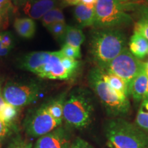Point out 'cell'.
I'll return each mask as SVG.
<instances>
[{"instance_id":"20","label":"cell","mask_w":148,"mask_h":148,"mask_svg":"<svg viewBox=\"0 0 148 148\" xmlns=\"http://www.w3.org/2000/svg\"><path fill=\"white\" fill-rule=\"evenodd\" d=\"M64 97L54 99L45 104L49 113L60 125L63 120V109L64 103Z\"/></svg>"},{"instance_id":"19","label":"cell","mask_w":148,"mask_h":148,"mask_svg":"<svg viewBox=\"0 0 148 148\" xmlns=\"http://www.w3.org/2000/svg\"><path fill=\"white\" fill-rule=\"evenodd\" d=\"M64 39V44L80 48V46L85 40V35L79 27L67 25Z\"/></svg>"},{"instance_id":"36","label":"cell","mask_w":148,"mask_h":148,"mask_svg":"<svg viewBox=\"0 0 148 148\" xmlns=\"http://www.w3.org/2000/svg\"><path fill=\"white\" fill-rule=\"evenodd\" d=\"M144 69H145V71L148 75V61L146 62H144Z\"/></svg>"},{"instance_id":"21","label":"cell","mask_w":148,"mask_h":148,"mask_svg":"<svg viewBox=\"0 0 148 148\" xmlns=\"http://www.w3.org/2000/svg\"><path fill=\"white\" fill-rule=\"evenodd\" d=\"M135 124L144 132H148V98L141 101L135 119Z\"/></svg>"},{"instance_id":"35","label":"cell","mask_w":148,"mask_h":148,"mask_svg":"<svg viewBox=\"0 0 148 148\" xmlns=\"http://www.w3.org/2000/svg\"><path fill=\"white\" fill-rule=\"evenodd\" d=\"M5 103H6V102H5V99H3V95H0V110H1V109L3 108V106H4Z\"/></svg>"},{"instance_id":"33","label":"cell","mask_w":148,"mask_h":148,"mask_svg":"<svg viewBox=\"0 0 148 148\" xmlns=\"http://www.w3.org/2000/svg\"><path fill=\"white\" fill-rule=\"evenodd\" d=\"M7 15V12H0V29L4 25L5 20V17Z\"/></svg>"},{"instance_id":"7","label":"cell","mask_w":148,"mask_h":148,"mask_svg":"<svg viewBox=\"0 0 148 148\" xmlns=\"http://www.w3.org/2000/svg\"><path fill=\"white\" fill-rule=\"evenodd\" d=\"M39 92V85L35 82H9L3 88L2 95L5 102L19 108L36 100Z\"/></svg>"},{"instance_id":"18","label":"cell","mask_w":148,"mask_h":148,"mask_svg":"<svg viewBox=\"0 0 148 148\" xmlns=\"http://www.w3.org/2000/svg\"><path fill=\"white\" fill-rule=\"evenodd\" d=\"M101 69V68H100ZM101 75L103 79L106 81L111 88H113L116 91L119 93L123 94L127 97L129 95V90L126 83L122 79L121 77H118L117 75L111 73L110 72H107L104 70L101 69Z\"/></svg>"},{"instance_id":"15","label":"cell","mask_w":148,"mask_h":148,"mask_svg":"<svg viewBox=\"0 0 148 148\" xmlns=\"http://www.w3.org/2000/svg\"><path fill=\"white\" fill-rule=\"evenodd\" d=\"M128 49L136 58L143 59L147 54L148 40L139 33L134 32L129 41Z\"/></svg>"},{"instance_id":"17","label":"cell","mask_w":148,"mask_h":148,"mask_svg":"<svg viewBox=\"0 0 148 148\" xmlns=\"http://www.w3.org/2000/svg\"><path fill=\"white\" fill-rule=\"evenodd\" d=\"M138 17L134 24V32L139 33L148 40V3L136 7Z\"/></svg>"},{"instance_id":"23","label":"cell","mask_w":148,"mask_h":148,"mask_svg":"<svg viewBox=\"0 0 148 148\" xmlns=\"http://www.w3.org/2000/svg\"><path fill=\"white\" fill-rule=\"evenodd\" d=\"M18 114V108L10 103H5L3 108L0 110V119L6 124L10 125L15 120Z\"/></svg>"},{"instance_id":"26","label":"cell","mask_w":148,"mask_h":148,"mask_svg":"<svg viewBox=\"0 0 148 148\" xmlns=\"http://www.w3.org/2000/svg\"><path fill=\"white\" fill-rule=\"evenodd\" d=\"M61 63L71 75H73L78 68L79 62L77 60L67 58L62 55L61 58Z\"/></svg>"},{"instance_id":"3","label":"cell","mask_w":148,"mask_h":148,"mask_svg":"<svg viewBox=\"0 0 148 148\" xmlns=\"http://www.w3.org/2000/svg\"><path fill=\"white\" fill-rule=\"evenodd\" d=\"M136 5L130 0H97L95 3V28H119L130 25L133 18L129 11Z\"/></svg>"},{"instance_id":"1","label":"cell","mask_w":148,"mask_h":148,"mask_svg":"<svg viewBox=\"0 0 148 148\" xmlns=\"http://www.w3.org/2000/svg\"><path fill=\"white\" fill-rule=\"evenodd\" d=\"M127 38L120 28H96L90 35V53L102 67L126 48Z\"/></svg>"},{"instance_id":"28","label":"cell","mask_w":148,"mask_h":148,"mask_svg":"<svg viewBox=\"0 0 148 148\" xmlns=\"http://www.w3.org/2000/svg\"><path fill=\"white\" fill-rule=\"evenodd\" d=\"M1 38V42L2 45L4 46L7 49H10L13 47L14 41H13V37L10 32H5L0 34Z\"/></svg>"},{"instance_id":"25","label":"cell","mask_w":148,"mask_h":148,"mask_svg":"<svg viewBox=\"0 0 148 148\" xmlns=\"http://www.w3.org/2000/svg\"><path fill=\"white\" fill-rule=\"evenodd\" d=\"M60 51L64 56L71 59L77 60L82 56L80 48L73 47V46L66 45V44H64V45L62 46V49Z\"/></svg>"},{"instance_id":"6","label":"cell","mask_w":148,"mask_h":148,"mask_svg":"<svg viewBox=\"0 0 148 148\" xmlns=\"http://www.w3.org/2000/svg\"><path fill=\"white\" fill-rule=\"evenodd\" d=\"M143 65L144 62L133 56L126 47L106 65L99 68L121 77L126 83L129 90L131 83L143 69Z\"/></svg>"},{"instance_id":"37","label":"cell","mask_w":148,"mask_h":148,"mask_svg":"<svg viewBox=\"0 0 148 148\" xmlns=\"http://www.w3.org/2000/svg\"><path fill=\"white\" fill-rule=\"evenodd\" d=\"M1 84H2V80L0 79V95H1Z\"/></svg>"},{"instance_id":"10","label":"cell","mask_w":148,"mask_h":148,"mask_svg":"<svg viewBox=\"0 0 148 148\" xmlns=\"http://www.w3.org/2000/svg\"><path fill=\"white\" fill-rule=\"evenodd\" d=\"M69 134L62 127H57L51 132L40 136L34 148H70Z\"/></svg>"},{"instance_id":"22","label":"cell","mask_w":148,"mask_h":148,"mask_svg":"<svg viewBox=\"0 0 148 148\" xmlns=\"http://www.w3.org/2000/svg\"><path fill=\"white\" fill-rule=\"evenodd\" d=\"M65 21L64 16L62 9L59 8H53L47 12L42 17V23L44 27H47L57 22Z\"/></svg>"},{"instance_id":"29","label":"cell","mask_w":148,"mask_h":148,"mask_svg":"<svg viewBox=\"0 0 148 148\" xmlns=\"http://www.w3.org/2000/svg\"><path fill=\"white\" fill-rule=\"evenodd\" d=\"M70 148H93V147L82 138H77L71 143Z\"/></svg>"},{"instance_id":"31","label":"cell","mask_w":148,"mask_h":148,"mask_svg":"<svg viewBox=\"0 0 148 148\" xmlns=\"http://www.w3.org/2000/svg\"><path fill=\"white\" fill-rule=\"evenodd\" d=\"M10 49L5 48L4 46L2 45V42H1V36H0V56H4L8 54Z\"/></svg>"},{"instance_id":"32","label":"cell","mask_w":148,"mask_h":148,"mask_svg":"<svg viewBox=\"0 0 148 148\" xmlns=\"http://www.w3.org/2000/svg\"><path fill=\"white\" fill-rule=\"evenodd\" d=\"M63 3L66 5H77L81 3V0H63Z\"/></svg>"},{"instance_id":"9","label":"cell","mask_w":148,"mask_h":148,"mask_svg":"<svg viewBox=\"0 0 148 148\" xmlns=\"http://www.w3.org/2000/svg\"><path fill=\"white\" fill-rule=\"evenodd\" d=\"M62 53L60 51H51L48 62L42 66L38 75L51 79H67L72 75L61 63Z\"/></svg>"},{"instance_id":"12","label":"cell","mask_w":148,"mask_h":148,"mask_svg":"<svg viewBox=\"0 0 148 148\" xmlns=\"http://www.w3.org/2000/svg\"><path fill=\"white\" fill-rule=\"evenodd\" d=\"M51 51H34L25 55L21 59L20 65L22 69L38 75L50 58Z\"/></svg>"},{"instance_id":"14","label":"cell","mask_w":148,"mask_h":148,"mask_svg":"<svg viewBox=\"0 0 148 148\" xmlns=\"http://www.w3.org/2000/svg\"><path fill=\"white\" fill-rule=\"evenodd\" d=\"M95 5H85L83 3L75 5L74 16L81 27L94 26L95 18Z\"/></svg>"},{"instance_id":"8","label":"cell","mask_w":148,"mask_h":148,"mask_svg":"<svg viewBox=\"0 0 148 148\" xmlns=\"http://www.w3.org/2000/svg\"><path fill=\"white\" fill-rule=\"evenodd\" d=\"M59 125L47 110L45 105L30 114L25 121L27 134L33 137H40L57 128Z\"/></svg>"},{"instance_id":"2","label":"cell","mask_w":148,"mask_h":148,"mask_svg":"<svg viewBox=\"0 0 148 148\" xmlns=\"http://www.w3.org/2000/svg\"><path fill=\"white\" fill-rule=\"evenodd\" d=\"M88 79L90 87L108 115L116 118L128 114L131 108L128 97L116 91L107 84L103 78L100 68H92L88 74Z\"/></svg>"},{"instance_id":"30","label":"cell","mask_w":148,"mask_h":148,"mask_svg":"<svg viewBox=\"0 0 148 148\" xmlns=\"http://www.w3.org/2000/svg\"><path fill=\"white\" fill-rule=\"evenodd\" d=\"M10 125L6 124L2 120L0 119V143L3 141V140L8 134Z\"/></svg>"},{"instance_id":"27","label":"cell","mask_w":148,"mask_h":148,"mask_svg":"<svg viewBox=\"0 0 148 148\" xmlns=\"http://www.w3.org/2000/svg\"><path fill=\"white\" fill-rule=\"evenodd\" d=\"M6 148H32V144L23 138L17 137L11 140Z\"/></svg>"},{"instance_id":"16","label":"cell","mask_w":148,"mask_h":148,"mask_svg":"<svg viewBox=\"0 0 148 148\" xmlns=\"http://www.w3.org/2000/svg\"><path fill=\"white\" fill-rule=\"evenodd\" d=\"M14 27L17 34L24 38H32L36 32V23L30 18H16Z\"/></svg>"},{"instance_id":"24","label":"cell","mask_w":148,"mask_h":148,"mask_svg":"<svg viewBox=\"0 0 148 148\" xmlns=\"http://www.w3.org/2000/svg\"><path fill=\"white\" fill-rule=\"evenodd\" d=\"M66 27L67 25L65 21H60L51 25L47 27V29L56 38H62L65 34Z\"/></svg>"},{"instance_id":"38","label":"cell","mask_w":148,"mask_h":148,"mask_svg":"<svg viewBox=\"0 0 148 148\" xmlns=\"http://www.w3.org/2000/svg\"><path fill=\"white\" fill-rule=\"evenodd\" d=\"M147 54H148V51H147Z\"/></svg>"},{"instance_id":"11","label":"cell","mask_w":148,"mask_h":148,"mask_svg":"<svg viewBox=\"0 0 148 148\" xmlns=\"http://www.w3.org/2000/svg\"><path fill=\"white\" fill-rule=\"evenodd\" d=\"M57 0H27L23 3V10L32 19L42 18L56 5Z\"/></svg>"},{"instance_id":"5","label":"cell","mask_w":148,"mask_h":148,"mask_svg":"<svg viewBox=\"0 0 148 148\" xmlns=\"http://www.w3.org/2000/svg\"><path fill=\"white\" fill-rule=\"evenodd\" d=\"M93 110L91 96L86 90L78 88L64 101L63 119L74 128H84L91 122Z\"/></svg>"},{"instance_id":"34","label":"cell","mask_w":148,"mask_h":148,"mask_svg":"<svg viewBox=\"0 0 148 148\" xmlns=\"http://www.w3.org/2000/svg\"><path fill=\"white\" fill-rule=\"evenodd\" d=\"M97 0H81V3L85 5H95Z\"/></svg>"},{"instance_id":"4","label":"cell","mask_w":148,"mask_h":148,"mask_svg":"<svg viewBox=\"0 0 148 148\" xmlns=\"http://www.w3.org/2000/svg\"><path fill=\"white\" fill-rule=\"evenodd\" d=\"M105 134L109 143L115 148H146L148 146L147 133L121 117L107 123Z\"/></svg>"},{"instance_id":"13","label":"cell","mask_w":148,"mask_h":148,"mask_svg":"<svg viewBox=\"0 0 148 148\" xmlns=\"http://www.w3.org/2000/svg\"><path fill=\"white\" fill-rule=\"evenodd\" d=\"M129 95L135 101H140L148 98V75L143 68L134 77L129 88Z\"/></svg>"}]
</instances>
